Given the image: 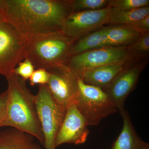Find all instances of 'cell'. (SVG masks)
Here are the masks:
<instances>
[{"label":"cell","instance_id":"obj_14","mask_svg":"<svg viewBox=\"0 0 149 149\" xmlns=\"http://www.w3.org/2000/svg\"><path fill=\"white\" fill-rule=\"evenodd\" d=\"M33 138L16 128L6 129L0 132V149H42Z\"/></svg>","mask_w":149,"mask_h":149},{"label":"cell","instance_id":"obj_17","mask_svg":"<svg viewBox=\"0 0 149 149\" xmlns=\"http://www.w3.org/2000/svg\"><path fill=\"white\" fill-rule=\"evenodd\" d=\"M149 15V6L130 10H121L111 7L108 24L130 26Z\"/></svg>","mask_w":149,"mask_h":149},{"label":"cell","instance_id":"obj_6","mask_svg":"<svg viewBox=\"0 0 149 149\" xmlns=\"http://www.w3.org/2000/svg\"><path fill=\"white\" fill-rule=\"evenodd\" d=\"M27 40L10 24L0 22V74L7 77L13 73L26 57Z\"/></svg>","mask_w":149,"mask_h":149},{"label":"cell","instance_id":"obj_11","mask_svg":"<svg viewBox=\"0 0 149 149\" xmlns=\"http://www.w3.org/2000/svg\"><path fill=\"white\" fill-rule=\"evenodd\" d=\"M88 126L76 104H70L67 107L64 120L56 137V148L64 143H84L89 134Z\"/></svg>","mask_w":149,"mask_h":149},{"label":"cell","instance_id":"obj_22","mask_svg":"<svg viewBox=\"0 0 149 149\" xmlns=\"http://www.w3.org/2000/svg\"><path fill=\"white\" fill-rule=\"evenodd\" d=\"M49 78V74L47 70L45 69H35L29 78L30 85H47Z\"/></svg>","mask_w":149,"mask_h":149},{"label":"cell","instance_id":"obj_3","mask_svg":"<svg viewBox=\"0 0 149 149\" xmlns=\"http://www.w3.org/2000/svg\"><path fill=\"white\" fill-rule=\"evenodd\" d=\"M73 40L62 32L36 36L27 40L26 57L35 69H47L65 64L70 57Z\"/></svg>","mask_w":149,"mask_h":149},{"label":"cell","instance_id":"obj_21","mask_svg":"<svg viewBox=\"0 0 149 149\" xmlns=\"http://www.w3.org/2000/svg\"><path fill=\"white\" fill-rule=\"evenodd\" d=\"M34 65L27 58H25L19 63L15 68L13 72L24 80L29 79L35 70Z\"/></svg>","mask_w":149,"mask_h":149},{"label":"cell","instance_id":"obj_13","mask_svg":"<svg viewBox=\"0 0 149 149\" xmlns=\"http://www.w3.org/2000/svg\"><path fill=\"white\" fill-rule=\"evenodd\" d=\"M120 114L123 126L111 149H149V143L143 141L136 133L128 112L125 109Z\"/></svg>","mask_w":149,"mask_h":149},{"label":"cell","instance_id":"obj_5","mask_svg":"<svg viewBox=\"0 0 149 149\" xmlns=\"http://www.w3.org/2000/svg\"><path fill=\"white\" fill-rule=\"evenodd\" d=\"M77 83L78 95L75 104L88 126L98 125L102 119L117 112L114 105L102 90L85 84L80 78Z\"/></svg>","mask_w":149,"mask_h":149},{"label":"cell","instance_id":"obj_24","mask_svg":"<svg viewBox=\"0 0 149 149\" xmlns=\"http://www.w3.org/2000/svg\"><path fill=\"white\" fill-rule=\"evenodd\" d=\"M139 33L149 32V15L130 25Z\"/></svg>","mask_w":149,"mask_h":149},{"label":"cell","instance_id":"obj_12","mask_svg":"<svg viewBox=\"0 0 149 149\" xmlns=\"http://www.w3.org/2000/svg\"><path fill=\"white\" fill-rule=\"evenodd\" d=\"M133 60L106 65L83 72L78 78L87 85L98 87L104 91L118 74Z\"/></svg>","mask_w":149,"mask_h":149},{"label":"cell","instance_id":"obj_7","mask_svg":"<svg viewBox=\"0 0 149 149\" xmlns=\"http://www.w3.org/2000/svg\"><path fill=\"white\" fill-rule=\"evenodd\" d=\"M131 60L133 59L127 52L126 47H108L71 56L65 64L78 78L86 70Z\"/></svg>","mask_w":149,"mask_h":149},{"label":"cell","instance_id":"obj_10","mask_svg":"<svg viewBox=\"0 0 149 149\" xmlns=\"http://www.w3.org/2000/svg\"><path fill=\"white\" fill-rule=\"evenodd\" d=\"M130 63L115 78L104 91L119 113L124 109L125 100L135 89L141 72L146 63L145 61Z\"/></svg>","mask_w":149,"mask_h":149},{"label":"cell","instance_id":"obj_1","mask_svg":"<svg viewBox=\"0 0 149 149\" xmlns=\"http://www.w3.org/2000/svg\"><path fill=\"white\" fill-rule=\"evenodd\" d=\"M4 21L27 40L62 31L72 13L70 0H0Z\"/></svg>","mask_w":149,"mask_h":149},{"label":"cell","instance_id":"obj_9","mask_svg":"<svg viewBox=\"0 0 149 149\" xmlns=\"http://www.w3.org/2000/svg\"><path fill=\"white\" fill-rule=\"evenodd\" d=\"M47 70L49 74L47 85L56 102L67 109L75 103L78 95V78L65 64Z\"/></svg>","mask_w":149,"mask_h":149},{"label":"cell","instance_id":"obj_2","mask_svg":"<svg viewBox=\"0 0 149 149\" xmlns=\"http://www.w3.org/2000/svg\"><path fill=\"white\" fill-rule=\"evenodd\" d=\"M7 80L6 114L2 126L16 128L28 133L44 144L45 139L35 104L34 95L26 80L13 73Z\"/></svg>","mask_w":149,"mask_h":149},{"label":"cell","instance_id":"obj_18","mask_svg":"<svg viewBox=\"0 0 149 149\" xmlns=\"http://www.w3.org/2000/svg\"><path fill=\"white\" fill-rule=\"evenodd\" d=\"M126 49L130 56L136 61L147 58L149 53V32L141 33L139 38Z\"/></svg>","mask_w":149,"mask_h":149},{"label":"cell","instance_id":"obj_25","mask_svg":"<svg viewBox=\"0 0 149 149\" xmlns=\"http://www.w3.org/2000/svg\"><path fill=\"white\" fill-rule=\"evenodd\" d=\"M3 21V17L2 16L1 13L0 12V22Z\"/></svg>","mask_w":149,"mask_h":149},{"label":"cell","instance_id":"obj_23","mask_svg":"<svg viewBox=\"0 0 149 149\" xmlns=\"http://www.w3.org/2000/svg\"><path fill=\"white\" fill-rule=\"evenodd\" d=\"M7 95V91L0 94V127H2L3 123L6 118Z\"/></svg>","mask_w":149,"mask_h":149},{"label":"cell","instance_id":"obj_15","mask_svg":"<svg viewBox=\"0 0 149 149\" xmlns=\"http://www.w3.org/2000/svg\"><path fill=\"white\" fill-rule=\"evenodd\" d=\"M106 35L107 47H126L135 42L141 33L130 25H114L107 26Z\"/></svg>","mask_w":149,"mask_h":149},{"label":"cell","instance_id":"obj_8","mask_svg":"<svg viewBox=\"0 0 149 149\" xmlns=\"http://www.w3.org/2000/svg\"><path fill=\"white\" fill-rule=\"evenodd\" d=\"M111 7L72 12L65 21L62 32L73 41L108 24Z\"/></svg>","mask_w":149,"mask_h":149},{"label":"cell","instance_id":"obj_20","mask_svg":"<svg viewBox=\"0 0 149 149\" xmlns=\"http://www.w3.org/2000/svg\"><path fill=\"white\" fill-rule=\"evenodd\" d=\"M149 0H110L109 6L121 10H130L149 6Z\"/></svg>","mask_w":149,"mask_h":149},{"label":"cell","instance_id":"obj_4","mask_svg":"<svg viewBox=\"0 0 149 149\" xmlns=\"http://www.w3.org/2000/svg\"><path fill=\"white\" fill-rule=\"evenodd\" d=\"M38 86L35 104L45 139L44 145L45 149H56V137L64 120L66 108L56 101L47 85Z\"/></svg>","mask_w":149,"mask_h":149},{"label":"cell","instance_id":"obj_16","mask_svg":"<svg viewBox=\"0 0 149 149\" xmlns=\"http://www.w3.org/2000/svg\"><path fill=\"white\" fill-rule=\"evenodd\" d=\"M107 26H104L73 42L70 52V56L95 49L108 47L107 45Z\"/></svg>","mask_w":149,"mask_h":149},{"label":"cell","instance_id":"obj_19","mask_svg":"<svg viewBox=\"0 0 149 149\" xmlns=\"http://www.w3.org/2000/svg\"><path fill=\"white\" fill-rule=\"evenodd\" d=\"M109 0H70L72 12L95 10L109 6Z\"/></svg>","mask_w":149,"mask_h":149}]
</instances>
